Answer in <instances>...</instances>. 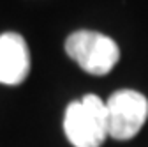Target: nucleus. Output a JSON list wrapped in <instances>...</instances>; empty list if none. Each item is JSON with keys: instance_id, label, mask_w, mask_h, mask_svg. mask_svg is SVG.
Returning <instances> with one entry per match:
<instances>
[{"instance_id": "nucleus-1", "label": "nucleus", "mask_w": 148, "mask_h": 147, "mask_svg": "<svg viewBox=\"0 0 148 147\" xmlns=\"http://www.w3.org/2000/svg\"><path fill=\"white\" fill-rule=\"evenodd\" d=\"M64 131L74 147H101L108 138L106 101L95 94H86L69 103Z\"/></svg>"}, {"instance_id": "nucleus-2", "label": "nucleus", "mask_w": 148, "mask_h": 147, "mask_svg": "<svg viewBox=\"0 0 148 147\" xmlns=\"http://www.w3.org/2000/svg\"><path fill=\"white\" fill-rule=\"evenodd\" d=\"M65 51L88 75H108L120 60L118 44L101 32L76 30L65 39Z\"/></svg>"}, {"instance_id": "nucleus-3", "label": "nucleus", "mask_w": 148, "mask_h": 147, "mask_svg": "<svg viewBox=\"0 0 148 147\" xmlns=\"http://www.w3.org/2000/svg\"><path fill=\"white\" fill-rule=\"evenodd\" d=\"M108 137L115 140L134 138L148 119V99L132 89H122L106 99Z\"/></svg>"}, {"instance_id": "nucleus-4", "label": "nucleus", "mask_w": 148, "mask_h": 147, "mask_svg": "<svg viewBox=\"0 0 148 147\" xmlns=\"http://www.w3.org/2000/svg\"><path fill=\"white\" fill-rule=\"evenodd\" d=\"M30 73V51L23 35L0 34V83L20 85Z\"/></svg>"}]
</instances>
